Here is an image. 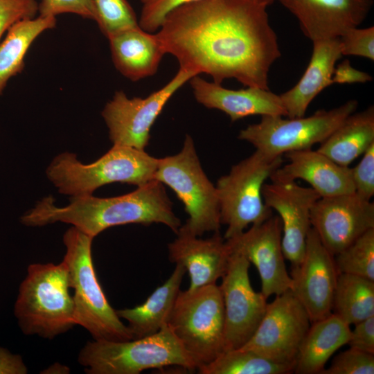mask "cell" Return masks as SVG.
<instances>
[{
    "label": "cell",
    "mask_w": 374,
    "mask_h": 374,
    "mask_svg": "<svg viewBox=\"0 0 374 374\" xmlns=\"http://www.w3.org/2000/svg\"><path fill=\"white\" fill-rule=\"evenodd\" d=\"M267 7L255 0H199L170 12L157 34L179 69L217 84L235 78L269 89V71L281 53Z\"/></svg>",
    "instance_id": "cell-1"
},
{
    "label": "cell",
    "mask_w": 374,
    "mask_h": 374,
    "mask_svg": "<svg viewBox=\"0 0 374 374\" xmlns=\"http://www.w3.org/2000/svg\"><path fill=\"white\" fill-rule=\"evenodd\" d=\"M20 221L28 226L63 222L92 238L108 228L127 224L161 223L175 233L181 225L163 184L155 179L120 196L70 197L64 206H57L54 198L48 196L23 215Z\"/></svg>",
    "instance_id": "cell-2"
},
{
    "label": "cell",
    "mask_w": 374,
    "mask_h": 374,
    "mask_svg": "<svg viewBox=\"0 0 374 374\" xmlns=\"http://www.w3.org/2000/svg\"><path fill=\"white\" fill-rule=\"evenodd\" d=\"M159 159L144 150L115 145L91 163L65 152L53 158L46 170L48 179L61 194L70 197L93 195L100 187L112 183L136 186L154 180Z\"/></svg>",
    "instance_id": "cell-3"
},
{
    "label": "cell",
    "mask_w": 374,
    "mask_h": 374,
    "mask_svg": "<svg viewBox=\"0 0 374 374\" xmlns=\"http://www.w3.org/2000/svg\"><path fill=\"white\" fill-rule=\"evenodd\" d=\"M69 270L59 264L34 263L19 287L14 314L24 334L53 339L75 325Z\"/></svg>",
    "instance_id": "cell-4"
},
{
    "label": "cell",
    "mask_w": 374,
    "mask_h": 374,
    "mask_svg": "<svg viewBox=\"0 0 374 374\" xmlns=\"http://www.w3.org/2000/svg\"><path fill=\"white\" fill-rule=\"evenodd\" d=\"M93 239L74 226L63 235L66 247L63 260L73 290L75 323L85 328L95 340L133 339L130 330L111 306L99 283L92 258Z\"/></svg>",
    "instance_id": "cell-5"
},
{
    "label": "cell",
    "mask_w": 374,
    "mask_h": 374,
    "mask_svg": "<svg viewBox=\"0 0 374 374\" xmlns=\"http://www.w3.org/2000/svg\"><path fill=\"white\" fill-rule=\"evenodd\" d=\"M78 360L89 374H139L167 366L197 369L168 324L141 338L88 341L80 350Z\"/></svg>",
    "instance_id": "cell-6"
},
{
    "label": "cell",
    "mask_w": 374,
    "mask_h": 374,
    "mask_svg": "<svg viewBox=\"0 0 374 374\" xmlns=\"http://www.w3.org/2000/svg\"><path fill=\"white\" fill-rule=\"evenodd\" d=\"M283 163L282 156L272 157L256 150L219 178L215 187L220 222L227 226L224 239L233 238L249 225L262 223L272 215L264 202L262 188Z\"/></svg>",
    "instance_id": "cell-7"
},
{
    "label": "cell",
    "mask_w": 374,
    "mask_h": 374,
    "mask_svg": "<svg viewBox=\"0 0 374 374\" xmlns=\"http://www.w3.org/2000/svg\"><path fill=\"white\" fill-rule=\"evenodd\" d=\"M168 325L197 370L224 352V309L220 287L181 291Z\"/></svg>",
    "instance_id": "cell-8"
},
{
    "label": "cell",
    "mask_w": 374,
    "mask_h": 374,
    "mask_svg": "<svg viewBox=\"0 0 374 374\" xmlns=\"http://www.w3.org/2000/svg\"><path fill=\"white\" fill-rule=\"evenodd\" d=\"M154 179L169 186L189 215L181 226L196 236L219 232L221 225L216 187L203 170L192 137L186 135L181 150L159 159Z\"/></svg>",
    "instance_id": "cell-9"
},
{
    "label": "cell",
    "mask_w": 374,
    "mask_h": 374,
    "mask_svg": "<svg viewBox=\"0 0 374 374\" xmlns=\"http://www.w3.org/2000/svg\"><path fill=\"white\" fill-rule=\"evenodd\" d=\"M358 106L356 100L329 109H319L305 117L283 118L262 116L259 123L242 130L238 139L253 145L256 150L278 157L287 152L310 149L323 143Z\"/></svg>",
    "instance_id": "cell-10"
},
{
    "label": "cell",
    "mask_w": 374,
    "mask_h": 374,
    "mask_svg": "<svg viewBox=\"0 0 374 374\" xmlns=\"http://www.w3.org/2000/svg\"><path fill=\"white\" fill-rule=\"evenodd\" d=\"M194 76L179 69L166 85L145 98H130L123 91H116L102 112L113 145L144 150L151 127L168 101Z\"/></svg>",
    "instance_id": "cell-11"
},
{
    "label": "cell",
    "mask_w": 374,
    "mask_h": 374,
    "mask_svg": "<svg viewBox=\"0 0 374 374\" xmlns=\"http://www.w3.org/2000/svg\"><path fill=\"white\" fill-rule=\"evenodd\" d=\"M310 322L305 308L290 290H287L267 304L255 332L240 348L251 350L276 363L295 366Z\"/></svg>",
    "instance_id": "cell-12"
},
{
    "label": "cell",
    "mask_w": 374,
    "mask_h": 374,
    "mask_svg": "<svg viewBox=\"0 0 374 374\" xmlns=\"http://www.w3.org/2000/svg\"><path fill=\"white\" fill-rule=\"evenodd\" d=\"M231 251L219 286L224 309V351L240 348L251 339L268 304L262 292H255L251 285L249 261L240 252Z\"/></svg>",
    "instance_id": "cell-13"
},
{
    "label": "cell",
    "mask_w": 374,
    "mask_h": 374,
    "mask_svg": "<svg viewBox=\"0 0 374 374\" xmlns=\"http://www.w3.org/2000/svg\"><path fill=\"white\" fill-rule=\"evenodd\" d=\"M310 222L334 256L374 228V204L355 193L320 197L311 209Z\"/></svg>",
    "instance_id": "cell-14"
},
{
    "label": "cell",
    "mask_w": 374,
    "mask_h": 374,
    "mask_svg": "<svg viewBox=\"0 0 374 374\" xmlns=\"http://www.w3.org/2000/svg\"><path fill=\"white\" fill-rule=\"evenodd\" d=\"M337 275L334 256L311 228L303 260L292 267L290 290L306 310L311 322L332 313Z\"/></svg>",
    "instance_id": "cell-15"
},
{
    "label": "cell",
    "mask_w": 374,
    "mask_h": 374,
    "mask_svg": "<svg viewBox=\"0 0 374 374\" xmlns=\"http://www.w3.org/2000/svg\"><path fill=\"white\" fill-rule=\"evenodd\" d=\"M282 224L278 215H271L262 223L253 224L247 231L226 240L231 251L244 255L253 264L260 277L261 292L267 299L291 290L282 250Z\"/></svg>",
    "instance_id": "cell-16"
},
{
    "label": "cell",
    "mask_w": 374,
    "mask_h": 374,
    "mask_svg": "<svg viewBox=\"0 0 374 374\" xmlns=\"http://www.w3.org/2000/svg\"><path fill=\"white\" fill-rule=\"evenodd\" d=\"M262 195L266 206L278 214L283 253L292 267H296L303 260L312 228L311 209L321 197L311 187L299 186L295 181L265 183Z\"/></svg>",
    "instance_id": "cell-17"
},
{
    "label": "cell",
    "mask_w": 374,
    "mask_h": 374,
    "mask_svg": "<svg viewBox=\"0 0 374 374\" xmlns=\"http://www.w3.org/2000/svg\"><path fill=\"white\" fill-rule=\"evenodd\" d=\"M312 42L339 37L358 27L369 13L373 0H278Z\"/></svg>",
    "instance_id": "cell-18"
},
{
    "label": "cell",
    "mask_w": 374,
    "mask_h": 374,
    "mask_svg": "<svg viewBox=\"0 0 374 374\" xmlns=\"http://www.w3.org/2000/svg\"><path fill=\"white\" fill-rule=\"evenodd\" d=\"M176 234L177 238L168 244L169 259L182 265L188 271L190 277L188 290L216 284L227 269L231 253L219 232L202 239L181 225Z\"/></svg>",
    "instance_id": "cell-19"
},
{
    "label": "cell",
    "mask_w": 374,
    "mask_h": 374,
    "mask_svg": "<svg viewBox=\"0 0 374 374\" xmlns=\"http://www.w3.org/2000/svg\"><path fill=\"white\" fill-rule=\"evenodd\" d=\"M288 163L278 168L269 179L274 182L303 179L321 197L355 193L352 169L340 166L327 156L310 149L285 154Z\"/></svg>",
    "instance_id": "cell-20"
},
{
    "label": "cell",
    "mask_w": 374,
    "mask_h": 374,
    "mask_svg": "<svg viewBox=\"0 0 374 374\" xmlns=\"http://www.w3.org/2000/svg\"><path fill=\"white\" fill-rule=\"evenodd\" d=\"M190 83L198 103L224 112L231 121L253 115L287 116L280 95L269 89L253 87L229 89L198 75L193 77Z\"/></svg>",
    "instance_id": "cell-21"
},
{
    "label": "cell",
    "mask_w": 374,
    "mask_h": 374,
    "mask_svg": "<svg viewBox=\"0 0 374 374\" xmlns=\"http://www.w3.org/2000/svg\"><path fill=\"white\" fill-rule=\"evenodd\" d=\"M312 54L297 84L280 95L288 118L305 116L314 98L332 84V78L341 57L339 37L312 42Z\"/></svg>",
    "instance_id": "cell-22"
},
{
    "label": "cell",
    "mask_w": 374,
    "mask_h": 374,
    "mask_svg": "<svg viewBox=\"0 0 374 374\" xmlns=\"http://www.w3.org/2000/svg\"><path fill=\"white\" fill-rule=\"evenodd\" d=\"M108 39L116 69L132 81L154 75L166 54L157 34L140 26L116 33Z\"/></svg>",
    "instance_id": "cell-23"
},
{
    "label": "cell",
    "mask_w": 374,
    "mask_h": 374,
    "mask_svg": "<svg viewBox=\"0 0 374 374\" xmlns=\"http://www.w3.org/2000/svg\"><path fill=\"white\" fill-rule=\"evenodd\" d=\"M186 272L182 265L176 264L170 277L143 303L116 310L121 319L127 321L134 339L153 335L168 324Z\"/></svg>",
    "instance_id": "cell-24"
},
{
    "label": "cell",
    "mask_w": 374,
    "mask_h": 374,
    "mask_svg": "<svg viewBox=\"0 0 374 374\" xmlns=\"http://www.w3.org/2000/svg\"><path fill=\"white\" fill-rule=\"evenodd\" d=\"M312 323L299 349L294 370L297 374H320L328 359L350 338V325L333 313Z\"/></svg>",
    "instance_id": "cell-25"
},
{
    "label": "cell",
    "mask_w": 374,
    "mask_h": 374,
    "mask_svg": "<svg viewBox=\"0 0 374 374\" xmlns=\"http://www.w3.org/2000/svg\"><path fill=\"white\" fill-rule=\"evenodd\" d=\"M374 143V107L353 113L323 142L317 150L346 167Z\"/></svg>",
    "instance_id": "cell-26"
},
{
    "label": "cell",
    "mask_w": 374,
    "mask_h": 374,
    "mask_svg": "<svg viewBox=\"0 0 374 374\" xmlns=\"http://www.w3.org/2000/svg\"><path fill=\"white\" fill-rule=\"evenodd\" d=\"M55 26V17L39 15L19 21L8 30L0 44V95L9 80L23 71L26 55L33 42Z\"/></svg>",
    "instance_id": "cell-27"
},
{
    "label": "cell",
    "mask_w": 374,
    "mask_h": 374,
    "mask_svg": "<svg viewBox=\"0 0 374 374\" xmlns=\"http://www.w3.org/2000/svg\"><path fill=\"white\" fill-rule=\"evenodd\" d=\"M333 314L348 325L374 315V281L338 274L333 298Z\"/></svg>",
    "instance_id": "cell-28"
},
{
    "label": "cell",
    "mask_w": 374,
    "mask_h": 374,
    "mask_svg": "<svg viewBox=\"0 0 374 374\" xmlns=\"http://www.w3.org/2000/svg\"><path fill=\"white\" fill-rule=\"evenodd\" d=\"M294 370L293 364L276 363L243 348L224 351L197 369L200 374H287Z\"/></svg>",
    "instance_id": "cell-29"
},
{
    "label": "cell",
    "mask_w": 374,
    "mask_h": 374,
    "mask_svg": "<svg viewBox=\"0 0 374 374\" xmlns=\"http://www.w3.org/2000/svg\"><path fill=\"white\" fill-rule=\"evenodd\" d=\"M338 274H348L374 281V228L334 256Z\"/></svg>",
    "instance_id": "cell-30"
},
{
    "label": "cell",
    "mask_w": 374,
    "mask_h": 374,
    "mask_svg": "<svg viewBox=\"0 0 374 374\" xmlns=\"http://www.w3.org/2000/svg\"><path fill=\"white\" fill-rule=\"evenodd\" d=\"M96 21L108 38L119 32L139 26L135 12L127 0H92Z\"/></svg>",
    "instance_id": "cell-31"
},
{
    "label": "cell",
    "mask_w": 374,
    "mask_h": 374,
    "mask_svg": "<svg viewBox=\"0 0 374 374\" xmlns=\"http://www.w3.org/2000/svg\"><path fill=\"white\" fill-rule=\"evenodd\" d=\"M374 354L350 348L335 357L320 374H373Z\"/></svg>",
    "instance_id": "cell-32"
},
{
    "label": "cell",
    "mask_w": 374,
    "mask_h": 374,
    "mask_svg": "<svg viewBox=\"0 0 374 374\" xmlns=\"http://www.w3.org/2000/svg\"><path fill=\"white\" fill-rule=\"evenodd\" d=\"M339 37L342 55L360 56L374 60V26L352 28Z\"/></svg>",
    "instance_id": "cell-33"
},
{
    "label": "cell",
    "mask_w": 374,
    "mask_h": 374,
    "mask_svg": "<svg viewBox=\"0 0 374 374\" xmlns=\"http://www.w3.org/2000/svg\"><path fill=\"white\" fill-rule=\"evenodd\" d=\"M38 12L36 0H0V40L13 25L36 17Z\"/></svg>",
    "instance_id": "cell-34"
},
{
    "label": "cell",
    "mask_w": 374,
    "mask_h": 374,
    "mask_svg": "<svg viewBox=\"0 0 374 374\" xmlns=\"http://www.w3.org/2000/svg\"><path fill=\"white\" fill-rule=\"evenodd\" d=\"M199 0H154L143 4L139 26L144 30L152 33L159 29L165 17L175 9Z\"/></svg>",
    "instance_id": "cell-35"
},
{
    "label": "cell",
    "mask_w": 374,
    "mask_h": 374,
    "mask_svg": "<svg viewBox=\"0 0 374 374\" xmlns=\"http://www.w3.org/2000/svg\"><path fill=\"white\" fill-rule=\"evenodd\" d=\"M38 12L43 17H55L60 14L72 13L96 21L92 0H41Z\"/></svg>",
    "instance_id": "cell-36"
},
{
    "label": "cell",
    "mask_w": 374,
    "mask_h": 374,
    "mask_svg": "<svg viewBox=\"0 0 374 374\" xmlns=\"http://www.w3.org/2000/svg\"><path fill=\"white\" fill-rule=\"evenodd\" d=\"M352 169L355 193L371 201L374 195V143L363 154L359 163Z\"/></svg>",
    "instance_id": "cell-37"
},
{
    "label": "cell",
    "mask_w": 374,
    "mask_h": 374,
    "mask_svg": "<svg viewBox=\"0 0 374 374\" xmlns=\"http://www.w3.org/2000/svg\"><path fill=\"white\" fill-rule=\"evenodd\" d=\"M355 325L347 344L350 348L374 354V315Z\"/></svg>",
    "instance_id": "cell-38"
},
{
    "label": "cell",
    "mask_w": 374,
    "mask_h": 374,
    "mask_svg": "<svg viewBox=\"0 0 374 374\" xmlns=\"http://www.w3.org/2000/svg\"><path fill=\"white\" fill-rule=\"evenodd\" d=\"M372 80L370 74L353 68L348 60L335 66L332 78V84L365 83Z\"/></svg>",
    "instance_id": "cell-39"
},
{
    "label": "cell",
    "mask_w": 374,
    "mask_h": 374,
    "mask_svg": "<svg viewBox=\"0 0 374 374\" xmlns=\"http://www.w3.org/2000/svg\"><path fill=\"white\" fill-rule=\"evenodd\" d=\"M26 366L21 357L0 346V374H26Z\"/></svg>",
    "instance_id": "cell-40"
},
{
    "label": "cell",
    "mask_w": 374,
    "mask_h": 374,
    "mask_svg": "<svg viewBox=\"0 0 374 374\" xmlns=\"http://www.w3.org/2000/svg\"><path fill=\"white\" fill-rule=\"evenodd\" d=\"M258 1V3H260L262 4H264L265 6H269L271 3H273L276 0H255Z\"/></svg>",
    "instance_id": "cell-41"
},
{
    "label": "cell",
    "mask_w": 374,
    "mask_h": 374,
    "mask_svg": "<svg viewBox=\"0 0 374 374\" xmlns=\"http://www.w3.org/2000/svg\"><path fill=\"white\" fill-rule=\"evenodd\" d=\"M154 0H141V1L143 3V4H146V3H148L151 1H152Z\"/></svg>",
    "instance_id": "cell-42"
}]
</instances>
